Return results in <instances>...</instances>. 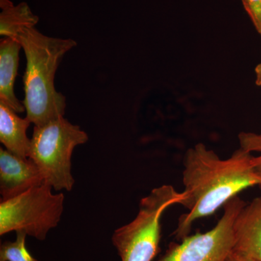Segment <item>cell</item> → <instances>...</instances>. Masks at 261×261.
Segmentation results:
<instances>
[{
	"label": "cell",
	"instance_id": "obj_1",
	"mask_svg": "<svg viewBox=\"0 0 261 261\" xmlns=\"http://www.w3.org/2000/svg\"><path fill=\"white\" fill-rule=\"evenodd\" d=\"M251 152L240 147L222 160L214 150L199 143L185 154L180 205L188 212L178 219L173 235L181 241L191 232L197 220L214 214L228 201L249 187H261V174L252 163Z\"/></svg>",
	"mask_w": 261,
	"mask_h": 261
},
{
	"label": "cell",
	"instance_id": "obj_2",
	"mask_svg": "<svg viewBox=\"0 0 261 261\" xmlns=\"http://www.w3.org/2000/svg\"><path fill=\"white\" fill-rule=\"evenodd\" d=\"M27 58L23 75L27 118L40 126L65 114L66 99L55 87V76L65 55L77 43L71 39L47 37L34 27L23 29L18 37Z\"/></svg>",
	"mask_w": 261,
	"mask_h": 261
},
{
	"label": "cell",
	"instance_id": "obj_3",
	"mask_svg": "<svg viewBox=\"0 0 261 261\" xmlns=\"http://www.w3.org/2000/svg\"><path fill=\"white\" fill-rule=\"evenodd\" d=\"M89 140L87 134L62 117L34 126L29 159L37 164L44 184L56 191H70L74 185L71 158L75 147Z\"/></svg>",
	"mask_w": 261,
	"mask_h": 261
},
{
	"label": "cell",
	"instance_id": "obj_4",
	"mask_svg": "<svg viewBox=\"0 0 261 261\" xmlns=\"http://www.w3.org/2000/svg\"><path fill=\"white\" fill-rule=\"evenodd\" d=\"M183 197V192L171 185H163L141 200L135 219L113 233V245L121 261L153 260L159 251L163 212L180 204Z\"/></svg>",
	"mask_w": 261,
	"mask_h": 261
},
{
	"label": "cell",
	"instance_id": "obj_5",
	"mask_svg": "<svg viewBox=\"0 0 261 261\" xmlns=\"http://www.w3.org/2000/svg\"><path fill=\"white\" fill-rule=\"evenodd\" d=\"M53 187L43 184L21 195L0 203V235L23 231L38 240H45L47 233L61 221L64 207V195L54 194Z\"/></svg>",
	"mask_w": 261,
	"mask_h": 261
},
{
	"label": "cell",
	"instance_id": "obj_6",
	"mask_svg": "<svg viewBox=\"0 0 261 261\" xmlns=\"http://www.w3.org/2000/svg\"><path fill=\"white\" fill-rule=\"evenodd\" d=\"M245 205L238 196L233 197L225 204L224 214L214 228L170 244L157 261H225L233 248L235 219Z\"/></svg>",
	"mask_w": 261,
	"mask_h": 261
},
{
	"label": "cell",
	"instance_id": "obj_7",
	"mask_svg": "<svg viewBox=\"0 0 261 261\" xmlns=\"http://www.w3.org/2000/svg\"><path fill=\"white\" fill-rule=\"evenodd\" d=\"M44 184L37 164L8 149H0V194L2 200H9Z\"/></svg>",
	"mask_w": 261,
	"mask_h": 261
},
{
	"label": "cell",
	"instance_id": "obj_8",
	"mask_svg": "<svg viewBox=\"0 0 261 261\" xmlns=\"http://www.w3.org/2000/svg\"><path fill=\"white\" fill-rule=\"evenodd\" d=\"M233 251L261 260V197L246 204L233 224Z\"/></svg>",
	"mask_w": 261,
	"mask_h": 261
},
{
	"label": "cell",
	"instance_id": "obj_9",
	"mask_svg": "<svg viewBox=\"0 0 261 261\" xmlns=\"http://www.w3.org/2000/svg\"><path fill=\"white\" fill-rule=\"evenodd\" d=\"M31 121L25 117L20 118L14 110L0 100V141L6 149L15 155L28 159L31 139L27 129Z\"/></svg>",
	"mask_w": 261,
	"mask_h": 261
},
{
	"label": "cell",
	"instance_id": "obj_10",
	"mask_svg": "<svg viewBox=\"0 0 261 261\" xmlns=\"http://www.w3.org/2000/svg\"><path fill=\"white\" fill-rule=\"evenodd\" d=\"M21 44L10 38L0 43V100L6 103L16 113H23L25 107L18 100L14 92L18 71L19 51Z\"/></svg>",
	"mask_w": 261,
	"mask_h": 261
},
{
	"label": "cell",
	"instance_id": "obj_11",
	"mask_svg": "<svg viewBox=\"0 0 261 261\" xmlns=\"http://www.w3.org/2000/svg\"><path fill=\"white\" fill-rule=\"evenodd\" d=\"M0 34L18 41L20 32L25 28L35 27L39 17L32 13L27 3L15 6L10 0H0Z\"/></svg>",
	"mask_w": 261,
	"mask_h": 261
},
{
	"label": "cell",
	"instance_id": "obj_12",
	"mask_svg": "<svg viewBox=\"0 0 261 261\" xmlns=\"http://www.w3.org/2000/svg\"><path fill=\"white\" fill-rule=\"evenodd\" d=\"M27 234L16 232L14 242H5L0 247V261H39L31 255L25 246Z\"/></svg>",
	"mask_w": 261,
	"mask_h": 261
},
{
	"label": "cell",
	"instance_id": "obj_13",
	"mask_svg": "<svg viewBox=\"0 0 261 261\" xmlns=\"http://www.w3.org/2000/svg\"><path fill=\"white\" fill-rule=\"evenodd\" d=\"M239 140L242 148L250 152H259L258 155L252 157V163L261 174V135L243 132L239 135Z\"/></svg>",
	"mask_w": 261,
	"mask_h": 261
},
{
	"label": "cell",
	"instance_id": "obj_14",
	"mask_svg": "<svg viewBox=\"0 0 261 261\" xmlns=\"http://www.w3.org/2000/svg\"><path fill=\"white\" fill-rule=\"evenodd\" d=\"M252 23L261 35V0H241Z\"/></svg>",
	"mask_w": 261,
	"mask_h": 261
},
{
	"label": "cell",
	"instance_id": "obj_15",
	"mask_svg": "<svg viewBox=\"0 0 261 261\" xmlns=\"http://www.w3.org/2000/svg\"><path fill=\"white\" fill-rule=\"evenodd\" d=\"M225 261H261L252 257L245 256L235 251H231Z\"/></svg>",
	"mask_w": 261,
	"mask_h": 261
},
{
	"label": "cell",
	"instance_id": "obj_16",
	"mask_svg": "<svg viewBox=\"0 0 261 261\" xmlns=\"http://www.w3.org/2000/svg\"><path fill=\"white\" fill-rule=\"evenodd\" d=\"M255 75H256L255 84H256L257 86H261V63L255 67Z\"/></svg>",
	"mask_w": 261,
	"mask_h": 261
},
{
	"label": "cell",
	"instance_id": "obj_17",
	"mask_svg": "<svg viewBox=\"0 0 261 261\" xmlns=\"http://www.w3.org/2000/svg\"></svg>",
	"mask_w": 261,
	"mask_h": 261
}]
</instances>
